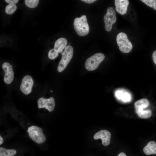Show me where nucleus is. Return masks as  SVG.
<instances>
[{"mask_svg": "<svg viewBox=\"0 0 156 156\" xmlns=\"http://www.w3.org/2000/svg\"><path fill=\"white\" fill-rule=\"evenodd\" d=\"M146 5L156 10V0H141Z\"/></svg>", "mask_w": 156, "mask_h": 156, "instance_id": "obj_19", "label": "nucleus"}, {"mask_svg": "<svg viewBox=\"0 0 156 156\" xmlns=\"http://www.w3.org/2000/svg\"><path fill=\"white\" fill-rule=\"evenodd\" d=\"M111 137V134L109 131L105 130H102L96 133L93 137L95 140L101 139L103 145L107 146L110 143Z\"/></svg>", "mask_w": 156, "mask_h": 156, "instance_id": "obj_11", "label": "nucleus"}, {"mask_svg": "<svg viewBox=\"0 0 156 156\" xmlns=\"http://www.w3.org/2000/svg\"><path fill=\"white\" fill-rule=\"evenodd\" d=\"M144 153L147 155L156 154V142L154 141L148 142L143 148Z\"/></svg>", "mask_w": 156, "mask_h": 156, "instance_id": "obj_15", "label": "nucleus"}, {"mask_svg": "<svg viewBox=\"0 0 156 156\" xmlns=\"http://www.w3.org/2000/svg\"><path fill=\"white\" fill-rule=\"evenodd\" d=\"M51 92H52V90H51Z\"/></svg>", "mask_w": 156, "mask_h": 156, "instance_id": "obj_27", "label": "nucleus"}, {"mask_svg": "<svg viewBox=\"0 0 156 156\" xmlns=\"http://www.w3.org/2000/svg\"><path fill=\"white\" fill-rule=\"evenodd\" d=\"M73 53V47L69 45L66 46L62 53L61 60L57 68V71L59 72H61L66 68L71 60Z\"/></svg>", "mask_w": 156, "mask_h": 156, "instance_id": "obj_3", "label": "nucleus"}, {"mask_svg": "<svg viewBox=\"0 0 156 156\" xmlns=\"http://www.w3.org/2000/svg\"><path fill=\"white\" fill-rule=\"evenodd\" d=\"M149 105V102L146 99H142L136 101L134 104L135 112L138 117L141 118L146 119L152 115L151 111L144 109Z\"/></svg>", "mask_w": 156, "mask_h": 156, "instance_id": "obj_1", "label": "nucleus"}, {"mask_svg": "<svg viewBox=\"0 0 156 156\" xmlns=\"http://www.w3.org/2000/svg\"><path fill=\"white\" fill-rule=\"evenodd\" d=\"M33 84L34 81L32 77L29 75H26L22 80L20 90L23 94L27 95L31 92Z\"/></svg>", "mask_w": 156, "mask_h": 156, "instance_id": "obj_8", "label": "nucleus"}, {"mask_svg": "<svg viewBox=\"0 0 156 156\" xmlns=\"http://www.w3.org/2000/svg\"><path fill=\"white\" fill-rule=\"evenodd\" d=\"M70 43H69V44H68L69 45H70Z\"/></svg>", "mask_w": 156, "mask_h": 156, "instance_id": "obj_26", "label": "nucleus"}, {"mask_svg": "<svg viewBox=\"0 0 156 156\" xmlns=\"http://www.w3.org/2000/svg\"><path fill=\"white\" fill-rule=\"evenodd\" d=\"M116 41L119 49L122 52L128 53L132 49V44L125 33L122 32L119 33L116 37Z\"/></svg>", "mask_w": 156, "mask_h": 156, "instance_id": "obj_4", "label": "nucleus"}, {"mask_svg": "<svg viewBox=\"0 0 156 156\" xmlns=\"http://www.w3.org/2000/svg\"><path fill=\"white\" fill-rule=\"evenodd\" d=\"M6 2L10 4H15L18 1V0H5Z\"/></svg>", "mask_w": 156, "mask_h": 156, "instance_id": "obj_21", "label": "nucleus"}, {"mask_svg": "<svg viewBox=\"0 0 156 156\" xmlns=\"http://www.w3.org/2000/svg\"><path fill=\"white\" fill-rule=\"evenodd\" d=\"M67 42V40L65 38H60L55 42L54 49L58 53H61L66 47Z\"/></svg>", "mask_w": 156, "mask_h": 156, "instance_id": "obj_14", "label": "nucleus"}, {"mask_svg": "<svg viewBox=\"0 0 156 156\" xmlns=\"http://www.w3.org/2000/svg\"><path fill=\"white\" fill-rule=\"evenodd\" d=\"M27 132L29 138L34 141L38 144H41L46 140V138L40 127L32 126L28 128Z\"/></svg>", "mask_w": 156, "mask_h": 156, "instance_id": "obj_5", "label": "nucleus"}, {"mask_svg": "<svg viewBox=\"0 0 156 156\" xmlns=\"http://www.w3.org/2000/svg\"><path fill=\"white\" fill-rule=\"evenodd\" d=\"M103 20L105 24V30L107 31H110L113 24L116 21V16L114 9L112 7H109L107 10V13L104 15Z\"/></svg>", "mask_w": 156, "mask_h": 156, "instance_id": "obj_7", "label": "nucleus"}, {"mask_svg": "<svg viewBox=\"0 0 156 156\" xmlns=\"http://www.w3.org/2000/svg\"><path fill=\"white\" fill-rule=\"evenodd\" d=\"M96 0H82L81 1L88 3H91L96 1Z\"/></svg>", "mask_w": 156, "mask_h": 156, "instance_id": "obj_23", "label": "nucleus"}, {"mask_svg": "<svg viewBox=\"0 0 156 156\" xmlns=\"http://www.w3.org/2000/svg\"><path fill=\"white\" fill-rule=\"evenodd\" d=\"M105 57L104 55L101 53H98L92 55L86 60L85 63L86 68L89 71L95 70L104 60Z\"/></svg>", "mask_w": 156, "mask_h": 156, "instance_id": "obj_6", "label": "nucleus"}, {"mask_svg": "<svg viewBox=\"0 0 156 156\" xmlns=\"http://www.w3.org/2000/svg\"><path fill=\"white\" fill-rule=\"evenodd\" d=\"M153 61L154 63L156 65V50L152 54Z\"/></svg>", "mask_w": 156, "mask_h": 156, "instance_id": "obj_22", "label": "nucleus"}, {"mask_svg": "<svg viewBox=\"0 0 156 156\" xmlns=\"http://www.w3.org/2000/svg\"><path fill=\"white\" fill-rule=\"evenodd\" d=\"M48 57L51 60H54L58 55V53L54 49L50 50L48 53Z\"/></svg>", "mask_w": 156, "mask_h": 156, "instance_id": "obj_20", "label": "nucleus"}, {"mask_svg": "<svg viewBox=\"0 0 156 156\" xmlns=\"http://www.w3.org/2000/svg\"><path fill=\"white\" fill-rule=\"evenodd\" d=\"M3 139L2 137L1 136V135L0 136V145H1L2 144H3Z\"/></svg>", "mask_w": 156, "mask_h": 156, "instance_id": "obj_25", "label": "nucleus"}, {"mask_svg": "<svg viewBox=\"0 0 156 156\" xmlns=\"http://www.w3.org/2000/svg\"><path fill=\"white\" fill-rule=\"evenodd\" d=\"M115 94L117 99L122 102H129L131 100V94L123 90L120 89L117 90L115 92Z\"/></svg>", "mask_w": 156, "mask_h": 156, "instance_id": "obj_13", "label": "nucleus"}, {"mask_svg": "<svg viewBox=\"0 0 156 156\" xmlns=\"http://www.w3.org/2000/svg\"><path fill=\"white\" fill-rule=\"evenodd\" d=\"M115 5L116 11L121 15L125 14L127 12L129 4L128 0H115Z\"/></svg>", "mask_w": 156, "mask_h": 156, "instance_id": "obj_12", "label": "nucleus"}, {"mask_svg": "<svg viewBox=\"0 0 156 156\" xmlns=\"http://www.w3.org/2000/svg\"><path fill=\"white\" fill-rule=\"evenodd\" d=\"M16 153V150L7 149L3 147L0 148V156H12Z\"/></svg>", "mask_w": 156, "mask_h": 156, "instance_id": "obj_16", "label": "nucleus"}, {"mask_svg": "<svg viewBox=\"0 0 156 156\" xmlns=\"http://www.w3.org/2000/svg\"><path fill=\"white\" fill-rule=\"evenodd\" d=\"M17 9V6L15 4H9L5 7V12L8 14L13 13Z\"/></svg>", "mask_w": 156, "mask_h": 156, "instance_id": "obj_17", "label": "nucleus"}, {"mask_svg": "<svg viewBox=\"0 0 156 156\" xmlns=\"http://www.w3.org/2000/svg\"><path fill=\"white\" fill-rule=\"evenodd\" d=\"M117 156H127L126 154L124 152L120 153Z\"/></svg>", "mask_w": 156, "mask_h": 156, "instance_id": "obj_24", "label": "nucleus"}, {"mask_svg": "<svg viewBox=\"0 0 156 156\" xmlns=\"http://www.w3.org/2000/svg\"><path fill=\"white\" fill-rule=\"evenodd\" d=\"M25 4L30 8H34L37 6L39 2L38 0H25Z\"/></svg>", "mask_w": 156, "mask_h": 156, "instance_id": "obj_18", "label": "nucleus"}, {"mask_svg": "<svg viewBox=\"0 0 156 156\" xmlns=\"http://www.w3.org/2000/svg\"><path fill=\"white\" fill-rule=\"evenodd\" d=\"M73 26L76 32L79 36H86L89 32V27L85 15L75 18L74 21Z\"/></svg>", "mask_w": 156, "mask_h": 156, "instance_id": "obj_2", "label": "nucleus"}, {"mask_svg": "<svg viewBox=\"0 0 156 156\" xmlns=\"http://www.w3.org/2000/svg\"><path fill=\"white\" fill-rule=\"evenodd\" d=\"M37 103L38 108L44 107L50 112L54 110L55 105L54 99L52 97L48 99L40 98L38 99Z\"/></svg>", "mask_w": 156, "mask_h": 156, "instance_id": "obj_9", "label": "nucleus"}, {"mask_svg": "<svg viewBox=\"0 0 156 156\" xmlns=\"http://www.w3.org/2000/svg\"><path fill=\"white\" fill-rule=\"evenodd\" d=\"M2 67L5 72L4 81L6 84H10L13 81L14 77L12 66L8 62H5L2 64Z\"/></svg>", "mask_w": 156, "mask_h": 156, "instance_id": "obj_10", "label": "nucleus"}]
</instances>
